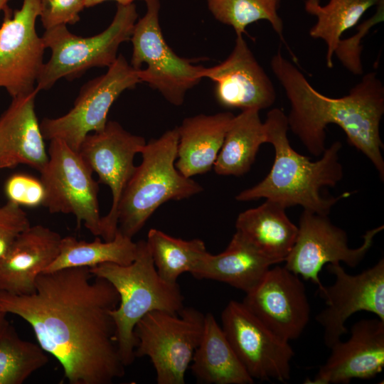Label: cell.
Segmentation results:
<instances>
[{
	"label": "cell",
	"mask_w": 384,
	"mask_h": 384,
	"mask_svg": "<svg viewBox=\"0 0 384 384\" xmlns=\"http://www.w3.org/2000/svg\"><path fill=\"white\" fill-rule=\"evenodd\" d=\"M137 251V243L119 230L112 240L104 242L98 237L86 242L66 236L61 239L58 256L43 272L68 267L90 268L106 262L127 265L135 259Z\"/></svg>",
	"instance_id": "484cf974"
},
{
	"label": "cell",
	"mask_w": 384,
	"mask_h": 384,
	"mask_svg": "<svg viewBox=\"0 0 384 384\" xmlns=\"http://www.w3.org/2000/svg\"><path fill=\"white\" fill-rule=\"evenodd\" d=\"M286 208L266 199L258 207L240 213L235 222L236 231L277 264L284 262L298 234V226L288 218Z\"/></svg>",
	"instance_id": "cb8c5ba5"
},
{
	"label": "cell",
	"mask_w": 384,
	"mask_h": 384,
	"mask_svg": "<svg viewBox=\"0 0 384 384\" xmlns=\"http://www.w3.org/2000/svg\"><path fill=\"white\" fill-rule=\"evenodd\" d=\"M48 362L44 350L21 338L9 324L0 333V384H21Z\"/></svg>",
	"instance_id": "f1b7e54d"
},
{
	"label": "cell",
	"mask_w": 384,
	"mask_h": 384,
	"mask_svg": "<svg viewBox=\"0 0 384 384\" xmlns=\"http://www.w3.org/2000/svg\"><path fill=\"white\" fill-rule=\"evenodd\" d=\"M190 368L197 380L204 384H252L255 381L210 312L205 314L202 338Z\"/></svg>",
	"instance_id": "603a6c76"
},
{
	"label": "cell",
	"mask_w": 384,
	"mask_h": 384,
	"mask_svg": "<svg viewBox=\"0 0 384 384\" xmlns=\"http://www.w3.org/2000/svg\"><path fill=\"white\" fill-rule=\"evenodd\" d=\"M270 67L290 105L289 129L309 152L321 156L326 148V129L336 124L348 142L372 162L383 181L380 124L384 114V86L377 73H366L348 95L333 98L316 90L280 48L272 56Z\"/></svg>",
	"instance_id": "7a4b0ae2"
},
{
	"label": "cell",
	"mask_w": 384,
	"mask_h": 384,
	"mask_svg": "<svg viewBox=\"0 0 384 384\" xmlns=\"http://www.w3.org/2000/svg\"><path fill=\"white\" fill-rule=\"evenodd\" d=\"M222 329L250 375L255 380L290 379L294 351L242 303L230 301L221 313Z\"/></svg>",
	"instance_id": "7c38bea8"
},
{
	"label": "cell",
	"mask_w": 384,
	"mask_h": 384,
	"mask_svg": "<svg viewBox=\"0 0 384 384\" xmlns=\"http://www.w3.org/2000/svg\"><path fill=\"white\" fill-rule=\"evenodd\" d=\"M383 229L384 226L380 225L368 230L363 236L362 245L351 248L346 232L334 225L328 215L304 210L296 241L284 260V267L320 288L323 284L319 273L325 265L343 262L356 267L371 248L375 235Z\"/></svg>",
	"instance_id": "8fae6325"
},
{
	"label": "cell",
	"mask_w": 384,
	"mask_h": 384,
	"mask_svg": "<svg viewBox=\"0 0 384 384\" xmlns=\"http://www.w3.org/2000/svg\"><path fill=\"white\" fill-rule=\"evenodd\" d=\"M119 302L113 285L86 267L40 273L30 294L0 292V311L31 326L70 384H110L124 375L112 316Z\"/></svg>",
	"instance_id": "6da1fadb"
},
{
	"label": "cell",
	"mask_w": 384,
	"mask_h": 384,
	"mask_svg": "<svg viewBox=\"0 0 384 384\" xmlns=\"http://www.w3.org/2000/svg\"><path fill=\"white\" fill-rule=\"evenodd\" d=\"M214 18L233 28L236 35H242L248 25L265 20L284 41L283 23L277 9L267 0H206Z\"/></svg>",
	"instance_id": "f546056e"
},
{
	"label": "cell",
	"mask_w": 384,
	"mask_h": 384,
	"mask_svg": "<svg viewBox=\"0 0 384 384\" xmlns=\"http://www.w3.org/2000/svg\"><path fill=\"white\" fill-rule=\"evenodd\" d=\"M327 270L335 281L331 286L318 288L326 307L316 320L330 348L347 332L345 323L351 315L365 311L384 321V260L358 274H348L340 263L328 264Z\"/></svg>",
	"instance_id": "9a60e30c"
},
{
	"label": "cell",
	"mask_w": 384,
	"mask_h": 384,
	"mask_svg": "<svg viewBox=\"0 0 384 384\" xmlns=\"http://www.w3.org/2000/svg\"><path fill=\"white\" fill-rule=\"evenodd\" d=\"M4 193L8 201L20 206H43L46 191L39 178L26 174H14L5 182Z\"/></svg>",
	"instance_id": "1f68e13d"
},
{
	"label": "cell",
	"mask_w": 384,
	"mask_h": 384,
	"mask_svg": "<svg viewBox=\"0 0 384 384\" xmlns=\"http://www.w3.org/2000/svg\"><path fill=\"white\" fill-rule=\"evenodd\" d=\"M145 14L134 24L131 65L141 82L158 90L171 104L179 106L186 92L203 78L204 67L177 55L166 43L159 23V0L146 1Z\"/></svg>",
	"instance_id": "ba28073f"
},
{
	"label": "cell",
	"mask_w": 384,
	"mask_h": 384,
	"mask_svg": "<svg viewBox=\"0 0 384 384\" xmlns=\"http://www.w3.org/2000/svg\"><path fill=\"white\" fill-rule=\"evenodd\" d=\"M139 82L137 70L119 55L106 73L82 87L69 112L42 120L40 127L44 139H60L78 152L88 134L104 129L109 110L118 97Z\"/></svg>",
	"instance_id": "9c48e42d"
},
{
	"label": "cell",
	"mask_w": 384,
	"mask_h": 384,
	"mask_svg": "<svg viewBox=\"0 0 384 384\" xmlns=\"http://www.w3.org/2000/svg\"><path fill=\"white\" fill-rule=\"evenodd\" d=\"M383 0H329L325 6H305L309 14L316 17V23L309 30L313 38L325 41L326 63L333 67V57L343 33L357 24L362 16Z\"/></svg>",
	"instance_id": "4316f807"
},
{
	"label": "cell",
	"mask_w": 384,
	"mask_h": 384,
	"mask_svg": "<svg viewBox=\"0 0 384 384\" xmlns=\"http://www.w3.org/2000/svg\"><path fill=\"white\" fill-rule=\"evenodd\" d=\"M107 1H114L117 4L127 5L133 4L137 0H85V7L90 8ZM145 2L148 0H143Z\"/></svg>",
	"instance_id": "e575fe53"
},
{
	"label": "cell",
	"mask_w": 384,
	"mask_h": 384,
	"mask_svg": "<svg viewBox=\"0 0 384 384\" xmlns=\"http://www.w3.org/2000/svg\"><path fill=\"white\" fill-rule=\"evenodd\" d=\"M10 0H0V12L7 7V4Z\"/></svg>",
	"instance_id": "74e56055"
},
{
	"label": "cell",
	"mask_w": 384,
	"mask_h": 384,
	"mask_svg": "<svg viewBox=\"0 0 384 384\" xmlns=\"http://www.w3.org/2000/svg\"><path fill=\"white\" fill-rule=\"evenodd\" d=\"M259 112L247 110L234 116L213 165L217 174L239 176L250 171L260 146L267 143Z\"/></svg>",
	"instance_id": "d4e9b609"
},
{
	"label": "cell",
	"mask_w": 384,
	"mask_h": 384,
	"mask_svg": "<svg viewBox=\"0 0 384 384\" xmlns=\"http://www.w3.org/2000/svg\"><path fill=\"white\" fill-rule=\"evenodd\" d=\"M48 159L39 171L46 191L43 206L51 213L73 214L95 236L101 235L98 182L80 154L64 142L50 140Z\"/></svg>",
	"instance_id": "30bf717a"
},
{
	"label": "cell",
	"mask_w": 384,
	"mask_h": 384,
	"mask_svg": "<svg viewBox=\"0 0 384 384\" xmlns=\"http://www.w3.org/2000/svg\"><path fill=\"white\" fill-rule=\"evenodd\" d=\"M159 276L169 283H177L183 273H191L207 252L204 242L196 238L184 240L151 228L146 240Z\"/></svg>",
	"instance_id": "83f0119b"
},
{
	"label": "cell",
	"mask_w": 384,
	"mask_h": 384,
	"mask_svg": "<svg viewBox=\"0 0 384 384\" xmlns=\"http://www.w3.org/2000/svg\"><path fill=\"white\" fill-rule=\"evenodd\" d=\"M39 17L46 30L75 24L85 7V0H39Z\"/></svg>",
	"instance_id": "d6a6232c"
},
{
	"label": "cell",
	"mask_w": 384,
	"mask_h": 384,
	"mask_svg": "<svg viewBox=\"0 0 384 384\" xmlns=\"http://www.w3.org/2000/svg\"><path fill=\"white\" fill-rule=\"evenodd\" d=\"M0 26V87L12 97L35 90L41 71L46 49L36 30L39 0H23L13 14L4 9Z\"/></svg>",
	"instance_id": "5bb4252c"
},
{
	"label": "cell",
	"mask_w": 384,
	"mask_h": 384,
	"mask_svg": "<svg viewBox=\"0 0 384 384\" xmlns=\"http://www.w3.org/2000/svg\"><path fill=\"white\" fill-rule=\"evenodd\" d=\"M6 314L0 311V333L9 324L6 318Z\"/></svg>",
	"instance_id": "d590c367"
},
{
	"label": "cell",
	"mask_w": 384,
	"mask_h": 384,
	"mask_svg": "<svg viewBox=\"0 0 384 384\" xmlns=\"http://www.w3.org/2000/svg\"><path fill=\"white\" fill-rule=\"evenodd\" d=\"M137 17L134 3L117 4L112 23L97 35L76 36L66 25L46 30L42 38L51 56L43 64L36 87L49 90L61 78L70 80L91 68L110 67L118 56L119 46L130 40Z\"/></svg>",
	"instance_id": "8992f818"
},
{
	"label": "cell",
	"mask_w": 384,
	"mask_h": 384,
	"mask_svg": "<svg viewBox=\"0 0 384 384\" xmlns=\"http://www.w3.org/2000/svg\"><path fill=\"white\" fill-rule=\"evenodd\" d=\"M140 136L126 131L117 122L109 121L103 130L88 134L78 153L100 183L109 186L112 206L101 218L100 237L105 241L114 238L118 229L117 209L123 192L136 166L134 159L146 144Z\"/></svg>",
	"instance_id": "4fadbf2b"
},
{
	"label": "cell",
	"mask_w": 384,
	"mask_h": 384,
	"mask_svg": "<svg viewBox=\"0 0 384 384\" xmlns=\"http://www.w3.org/2000/svg\"><path fill=\"white\" fill-rule=\"evenodd\" d=\"M242 303L281 339L299 338L310 318V305L300 277L284 266L270 267L245 294Z\"/></svg>",
	"instance_id": "2e32d148"
},
{
	"label": "cell",
	"mask_w": 384,
	"mask_h": 384,
	"mask_svg": "<svg viewBox=\"0 0 384 384\" xmlns=\"http://www.w3.org/2000/svg\"><path fill=\"white\" fill-rule=\"evenodd\" d=\"M267 143L274 149V160L266 177L254 186L241 191L235 199L248 201L265 198L285 208L300 206L304 210L328 215L331 208L350 193L337 197H324L323 187H334L343 176L339 161V141L326 148L321 157L311 161L291 146L287 137V117L278 108L268 112L264 122Z\"/></svg>",
	"instance_id": "3957f363"
},
{
	"label": "cell",
	"mask_w": 384,
	"mask_h": 384,
	"mask_svg": "<svg viewBox=\"0 0 384 384\" xmlns=\"http://www.w3.org/2000/svg\"><path fill=\"white\" fill-rule=\"evenodd\" d=\"M178 142L176 127L146 143L142 150V163L136 166L117 209V230L123 235L132 238L166 201L188 198L203 190L176 169Z\"/></svg>",
	"instance_id": "5b68a950"
},
{
	"label": "cell",
	"mask_w": 384,
	"mask_h": 384,
	"mask_svg": "<svg viewBox=\"0 0 384 384\" xmlns=\"http://www.w3.org/2000/svg\"><path fill=\"white\" fill-rule=\"evenodd\" d=\"M274 8L278 9L280 0H267Z\"/></svg>",
	"instance_id": "f35d334b"
},
{
	"label": "cell",
	"mask_w": 384,
	"mask_h": 384,
	"mask_svg": "<svg viewBox=\"0 0 384 384\" xmlns=\"http://www.w3.org/2000/svg\"><path fill=\"white\" fill-rule=\"evenodd\" d=\"M134 261L127 265L106 262L90 268V272L110 282L119 296L112 311L115 341L125 366L135 359L137 323L147 313H178L184 297L178 283H169L158 274L146 240H139Z\"/></svg>",
	"instance_id": "277c9868"
},
{
	"label": "cell",
	"mask_w": 384,
	"mask_h": 384,
	"mask_svg": "<svg viewBox=\"0 0 384 384\" xmlns=\"http://www.w3.org/2000/svg\"><path fill=\"white\" fill-rule=\"evenodd\" d=\"M376 6L377 10L375 14L359 25L357 28L358 31L354 35L339 41L334 53L343 66L354 75L363 73L361 62L363 38L373 26L383 21L384 0Z\"/></svg>",
	"instance_id": "4dcf8cb0"
},
{
	"label": "cell",
	"mask_w": 384,
	"mask_h": 384,
	"mask_svg": "<svg viewBox=\"0 0 384 384\" xmlns=\"http://www.w3.org/2000/svg\"><path fill=\"white\" fill-rule=\"evenodd\" d=\"M204 324L205 314L193 307L184 306L176 314L150 311L134 329L135 358H149L158 384H184Z\"/></svg>",
	"instance_id": "52a82bcc"
},
{
	"label": "cell",
	"mask_w": 384,
	"mask_h": 384,
	"mask_svg": "<svg viewBox=\"0 0 384 384\" xmlns=\"http://www.w3.org/2000/svg\"><path fill=\"white\" fill-rule=\"evenodd\" d=\"M346 341L331 348V354L313 380L305 383L347 384L352 379H370L384 366V321L363 319L351 329Z\"/></svg>",
	"instance_id": "ac0fdd59"
},
{
	"label": "cell",
	"mask_w": 384,
	"mask_h": 384,
	"mask_svg": "<svg viewBox=\"0 0 384 384\" xmlns=\"http://www.w3.org/2000/svg\"><path fill=\"white\" fill-rule=\"evenodd\" d=\"M62 237L42 225H30L0 258V292L24 295L34 292L38 275L59 253Z\"/></svg>",
	"instance_id": "d6986e66"
},
{
	"label": "cell",
	"mask_w": 384,
	"mask_h": 384,
	"mask_svg": "<svg viewBox=\"0 0 384 384\" xmlns=\"http://www.w3.org/2000/svg\"><path fill=\"white\" fill-rule=\"evenodd\" d=\"M220 64L204 68L202 76L212 80L217 102L229 109L261 110L276 100L274 86L248 47L242 35Z\"/></svg>",
	"instance_id": "e0dca14e"
},
{
	"label": "cell",
	"mask_w": 384,
	"mask_h": 384,
	"mask_svg": "<svg viewBox=\"0 0 384 384\" xmlns=\"http://www.w3.org/2000/svg\"><path fill=\"white\" fill-rule=\"evenodd\" d=\"M39 91L12 98L0 117V169L18 164L40 171L48 159L44 138L35 112Z\"/></svg>",
	"instance_id": "ffe728a7"
},
{
	"label": "cell",
	"mask_w": 384,
	"mask_h": 384,
	"mask_svg": "<svg viewBox=\"0 0 384 384\" xmlns=\"http://www.w3.org/2000/svg\"><path fill=\"white\" fill-rule=\"evenodd\" d=\"M276 264L236 231L224 251L217 255L206 252L190 274L198 279L225 283L246 294Z\"/></svg>",
	"instance_id": "44dd1931"
},
{
	"label": "cell",
	"mask_w": 384,
	"mask_h": 384,
	"mask_svg": "<svg viewBox=\"0 0 384 384\" xmlns=\"http://www.w3.org/2000/svg\"><path fill=\"white\" fill-rule=\"evenodd\" d=\"M230 112L187 117L177 127L178 142L175 166L191 178L211 170L234 117Z\"/></svg>",
	"instance_id": "7402d4cb"
},
{
	"label": "cell",
	"mask_w": 384,
	"mask_h": 384,
	"mask_svg": "<svg viewBox=\"0 0 384 384\" xmlns=\"http://www.w3.org/2000/svg\"><path fill=\"white\" fill-rule=\"evenodd\" d=\"M30 225L27 214L21 206L9 201L0 206V258Z\"/></svg>",
	"instance_id": "836d02e7"
},
{
	"label": "cell",
	"mask_w": 384,
	"mask_h": 384,
	"mask_svg": "<svg viewBox=\"0 0 384 384\" xmlns=\"http://www.w3.org/2000/svg\"><path fill=\"white\" fill-rule=\"evenodd\" d=\"M320 1L319 0H306L305 2V6H313L319 4Z\"/></svg>",
	"instance_id": "8d00e7d4"
}]
</instances>
